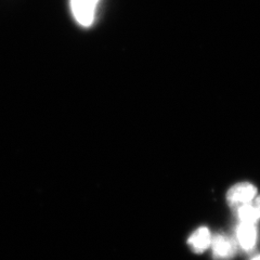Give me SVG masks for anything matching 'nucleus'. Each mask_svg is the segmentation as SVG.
<instances>
[{"label":"nucleus","instance_id":"f257e3e1","mask_svg":"<svg viewBox=\"0 0 260 260\" xmlns=\"http://www.w3.org/2000/svg\"><path fill=\"white\" fill-rule=\"evenodd\" d=\"M257 197V188L251 183L241 182L234 184L226 193V202L232 207L249 204Z\"/></svg>","mask_w":260,"mask_h":260},{"label":"nucleus","instance_id":"f03ea898","mask_svg":"<svg viewBox=\"0 0 260 260\" xmlns=\"http://www.w3.org/2000/svg\"><path fill=\"white\" fill-rule=\"evenodd\" d=\"M99 2L100 0H71L73 15L81 26H91Z\"/></svg>","mask_w":260,"mask_h":260},{"label":"nucleus","instance_id":"7ed1b4c3","mask_svg":"<svg viewBox=\"0 0 260 260\" xmlns=\"http://www.w3.org/2000/svg\"><path fill=\"white\" fill-rule=\"evenodd\" d=\"M237 242L224 234H216L211 237L210 247L215 259L229 260L237 253Z\"/></svg>","mask_w":260,"mask_h":260},{"label":"nucleus","instance_id":"20e7f679","mask_svg":"<svg viewBox=\"0 0 260 260\" xmlns=\"http://www.w3.org/2000/svg\"><path fill=\"white\" fill-rule=\"evenodd\" d=\"M257 224L240 222L237 229V243L244 250H251L257 243Z\"/></svg>","mask_w":260,"mask_h":260},{"label":"nucleus","instance_id":"39448f33","mask_svg":"<svg viewBox=\"0 0 260 260\" xmlns=\"http://www.w3.org/2000/svg\"><path fill=\"white\" fill-rule=\"evenodd\" d=\"M211 234L208 228L201 226L197 231L192 233L188 240L189 245L195 253H203L210 247Z\"/></svg>","mask_w":260,"mask_h":260},{"label":"nucleus","instance_id":"423d86ee","mask_svg":"<svg viewBox=\"0 0 260 260\" xmlns=\"http://www.w3.org/2000/svg\"><path fill=\"white\" fill-rule=\"evenodd\" d=\"M238 217L240 222L257 224L260 220V195L249 204L238 207Z\"/></svg>","mask_w":260,"mask_h":260},{"label":"nucleus","instance_id":"0eeeda50","mask_svg":"<svg viewBox=\"0 0 260 260\" xmlns=\"http://www.w3.org/2000/svg\"><path fill=\"white\" fill-rule=\"evenodd\" d=\"M253 260H260V256H257V257H255Z\"/></svg>","mask_w":260,"mask_h":260}]
</instances>
